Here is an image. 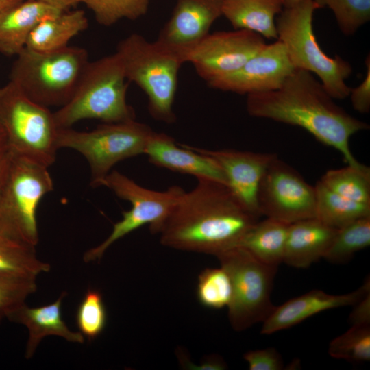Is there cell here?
Listing matches in <instances>:
<instances>
[{"instance_id": "cell-9", "label": "cell", "mask_w": 370, "mask_h": 370, "mask_svg": "<svg viewBox=\"0 0 370 370\" xmlns=\"http://www.w3.org/2000/svg\"><path fill=\"white\" fill-rule=\"evenodd\" d=\"M48 168L10 153L0 192V230L34 247L39 241L38 207L44 196L53 190Z\"/></svg>"}, {"instance_id": "cell-25", "label": "cell", "mask_w": 370, "mask_h": 370, "mask_svg": "<svg viewBox=\"0 0 370 370\" xmlns=\"http://www.w3.org/2000/svg\"><path fill=\"white\" fill-rule=\"evenodd\" d=\"M315 218L339 229L360 218L370 216V205L347 199L327 188L320 180L314 186Z\"/></svg>"}, {"instance_id": "cell-38", "label": "cell", "mask_w": 370, "mask_h": 370, "mask_svg": "<svg viewBox=\"0 0 370 370\" xmlns=\"http://www.w3.org/2000/svg\"><path fill=\"white\" fill-rule=\"evenodd\" d=\"M43 3L50 6L54 7L62 11H67L71 7L79 3L78 0H33Z\"/></svg>"}, {"instance_id": "cell-16", "label": "cell", "mask_w": 370, "mask_h": 370, "mask_svg": "<svg viewBox=\"0 0 370 370\" xmlns=\"http://www.w3.org/2000/svg\"><path fill=\"white\" fill-rule=\"evenodd\" d=\"M197 148L218 163L225 175L227 186L249 212L259 218L257 199L259 186L267 169L277 155L269 152Z\"/></svg>"}, {"instance_id": "cell-14", "label": "cell", "mask_w": 370, "mask_h": 370, "mask_svg": "<svg viewBox=\"0 0 370 370\" xmlns=\"http://www.w3.org/2000/svg\"><path fill=\"white\" fill-rule=\"evenodd\" d=\"M284 44L266 45L236 71L208 83L212 88L247 95L280 88L293 72Z\"/></svg>"}, {"instance_id": "cell-36", "label": "cell", "mask_w": 370, "mask_h": 370, "mask_svg": "<svg viewBox=\"0 0 370 370\" xmlns=\"http://www.w3.org/2000/svg\"><path fill=\"white\" fill-rule=\"evenodd\" d=\"M366 75L360 84L351 88L349 97L353 108L360 114L370 111V56L365 58Z\"/></svg>"}, {"instance_id": "cell-12", "label": "cell", "mask_w": 370, "mask_h": 370, "mask_svg": "<svg viewBox=\"0 0 370 370\" xmlns=\"http://www.w3.org/2000/svg\"><path fill=\"white\" fill-rule=\"evenodd\" d=\"M257 199L260 216L287 224L315 218L314 186L278 156L262 178Z\"/></svg>"}, {"instance_id": "cell-33", "label": "cell", "mask_w": 370, "mask_h": 370, "mask_svg": "<svg viewBox=\"0 0 370 370\" xmlns=\"http://www.w3.org/2000/svg\"><path fill=\"white\" fill-rule=\"evenodd\" d=\"M319 8L328 7L345 36H352L370 20V0H314Z\"/></svg>"}, {"instance_id": "cell-7", "label": "cell", "mask_w": 370, "mask_h": 370, "mask_svg": "<svg viewBox=\"0 0 370 370\" xmlns=\"http://www.w3.org/2000/svg\"><path fill=\"white\" fill-rule=\"evenodd\" d=\"M0 125L12 155L47 167L55 162L59 149L53 112L29 99L10 81L0 88Z\"/></svg>"}, {"instance_id": "cell-10", "label": "cell", "mask_w": 370, "mask_h": 370, "mask_svg": "<svg viewBox=\"0 0 370 370\" xmlns=\"http://www.w3.org/2000/svg\"><path fill=\"white\" fill-rule=\"evenodd\" d=\"M216 257L232 280V298L227 307L232 328L243 331L262 323L275 307L271 294L278 268L262 263L241 246Z\"/></svg>"}, {"instance_id": "cell-13", "label": "cell", "mask_w": 370, "mask_h": 370, "mask_svg": "<svg viewBox=\"0 0 370 370\" xmlns=\"http://www.w3.org/2000/svg\"><path fill=\"white\" fill-rule=\"evenodd\" d=\"M266 45L264 37L247 29L209 33L186 53L184 63L208 83L236 71Z\"/></svg>"}, {"instance_id": "cell-21", "label": "cell", "mask_w": 370, "mask_h": 370, "mask_svg": "<svg viewBox=\"0 0 370 370\" xmlns=\"http://www.w3.org/2000/svg\"><path fill=\"white\" fill-rule=\"evenodd\" d=\"M63 12L33 0H23L0 12V53L17 56L26 47L28 37L43 19Z\"/></svg>"}, {"instance_id": "cell-2", "label": "cell", "mask_w": 370, "mask_h": 370, "mask_svg": "<svg viewBox=\"0 0 370 370\" xmlns=\"http://www.w3.org/2000/svg\"><path fill=\"white\" fill-rule=\"evenodd\" d=\"M333 99L312 73L295 69L280 88L247 95L246 109L251 116L304 129L339 151L347 164L358 165L360 162L353 155L349 140L369 125Z\"/></svg>"}, {"instance_id": "cell-28", "label": "cell", "mask_w": 370, "mask_h": 370, "mask_svg": "<svg viewBox=\"0 0 370 370\" xmlns=\"http://www.w3.org/2000/svg\"><path fill=\"white\" fill-rule=\"evenodd\" d=\"M369 245L370 216H367L337 229L323 258L334 264L345 263Z\"/></svg>"}, {"instance_id": "cell-4", "label": "cell", "mask_w": 370, "mask_h": 370, "mask_svg": "<svg viewBox=\"0 0 370 370\" xmlns=\"http://www.w3.org/2000/svg\"><path fill=\"white\" fill-rule=\"evenodd\" d=\"M115 53L127 80L136 84L147 97L150 115L155 120L173 123L177 75L184 63L182 58L158 41L149 42L138 34L121 40Z\"/></svg>"}, {"instance_id": "cell-17", "label": "cell", "mask_w": 370, "mask_h": 370, "mask_svg": "<svg viewBox=\"0 0 370 370\" xmlns=\"http://www.w3.org/2000/svg\"><path fill=\"white\" fill-rule=\"evenodd\" d=\"M145 154L157 166L193 175L197 180H210L226 185L225 175L213 158L197 147L178 146L173 138L164 133L153 132Z\"/></svg>"}, {"instance_id": "cell-29", "label": "cell", "mask_w": 370, "mask_h": 370, "mask_svg": "<svg viewBox=\"0 0 370 370\" xmlns=\"http://www.w3.org/2000/svg\"><path fill=\"white\" fill-rule=\"evenodd\" d=\"M196 294L199 303L206 308H227L232 298L230 275L222 267L204 269L198 276Z\"/></svg>"}, {"instance_id": "cell-19", "label": "cell", "mask_w": 370, "mask_h": 370, "mask_svg": "<svg viewBox=\"0 0 370 370\" xmlns=\"http://www.w3.org/2000/svg\"><path fill=\"white\" fill-rule=\"evenodd\" d=\"M66 295L63 291L53 303L38 307L32 308L25 303L8 317L10 321L23 325L27 329L25 358H32L46 336H56L73 343H84V336L79 332L71 330L62 319L61 306Z\"/></svg>"}, {"instance_id": "cell-39", "label": "cell", "mask_w": 370, "mask_h": 370, "mask_svg": "<svg viewBox=\"0 0 370 370\" xmlns=\"http://www.w3.org/2000/svg\"><path fill=\"white\" fill-rule=\"evenodd\" d=\"M10 162V153L8 151L0 156V192L5 182Z\"/></svg>"}, {"instance_id": "cell-32", "label": "cell", "mask_w": 370, "mask_h": 370, "mask_svg": "<svg viewBox=\"0 0 370 370\" xmlns=\"http://www.w3.org/2000/svg\"><path fill=\"white\" fill-rule=\"evenodd\" d=\"M79 332L89 341L97 338L107 323V312L101 293L88 289L79 303L75 315Z\"/></svg>"}, {"instance_id": "cell-40", "label": "cell", "mask_w": 370, "mask_h": 370, "mask_svg": "<svg viewBox=\"0 0 370 370\" xmlns=\"http://www.w3.org/2000/svg\"><path fill=\"white\" fill-rule=\"evenodd\" d=\"M8 144L5 134L1 125H0V156L7 152Z\"/></svg>"}, {"instance_id": "cell-20", "label": "cell", "mask_w": 370, "mask_h": 370, "mask_svg": "<svg viewBox=\"0 0 370 370\" xmlns=\"http://www.w3.org/2000/svg\"><path fill=\"white\" fill-rule=\"evenodd\" d=\"M336 232L316 218L290 224L283 262L298 269L310 267L323 258Z\"/></svg>"}, {"instance_id": "cell-41", "label": "cell", "mask_w": 370, "mask_h": 370, "mask_svg": "<svg viewBox=\"0 0 370 370\" xmlns=\"http://www.w3.org/2000/svg\"><path fill=\"white\" fill-rule=\"evenodd\" d=\"M23 0H0V12Z\"/></svg>"}, {"instance_id": "cell-5", "label": "cell", "mask_w": 370, "mask_h": 370, "mask_svg": "<svg viewBox=\"0 0 370 370\" xmlns=\"http://www.w3.org/2000/svg\"><path fill=\"white\" fill-rule=\"evenodd\" d=\"M88 62V51L79 47L52 51L25 47L13 62L10 81L34 101L60 108L73 96Z\"/></svg>"}, {"instance_id": "cell-42", "label": "cell", "mask_w": 370, "mask_h": 370, "mask_svg": "<svg viewBox=\"0 0 370 370\" xmlns=\"http://www.w3.org/2000/svg\"><path fill=\"white\" fill-rule=\"evenodd\" d=\"M303 0H282L284 8H289L296 5Z\"/></svg>"}, {"instance_id": "cell-8", "label": "cell", "mask_w": 370, "mask_h": 370, "mask_svg": "<svg viewBox=\"0 0 370 370\" xmlns=\"http://www.w3.org/2000/svg\"><path fill=\"white\" fill-rule=\"evenodd\" d=\"M154 131L136 119L105 123L90 131L58 127V149H73L87 160L90 171V186H101L104 178L118 162L145 154Z\"/></svg>"}, {"instance_id": "cell-30", "label": "cell", "mask_w": 370, "mask_h": 370, "mask_svg": "<svg viewBox=\"0 0 370 370\" xmlns=\"http://www.w3.org/2000/svg\"><path fill=\"white\" fill-rule=\"evenodd\" d=\"M94 14L101 25L111 26L126 18L136 20L145 15L151 0H78Z\"/></svg>"}, {"instance_id": "cell-34", "label": "cell", "mask_w": 370, "mask_h": 370, "mask_svg": "<svg viewBox=\"0 0 370 370\" xmlns=\"http://www.w3.org/2000/svg\"><path fill=\"white\" fill-rule=\"evenodd\" d=\"M36 290V278L0 274V324Z\"/></svg>"}, {"instance_id": "cell-18", "label": "cell", "mask_w": 370, "mask_h": 370, "mask_svg": "<svg viewBox=\"0 0 370 370\" xmlns=\"http://www.w3.org/2000/svg\"><path fill=\"white\" fill-rule=\"evenodd\" d=\"M369 291V278L360 287L345 294L332 295L321 290H312L275 306L262 322L261 334H271L293 327L323 311L353 306Z\"/></svg>"}, {"instance_id": "cell-26", "label": "cell", "mask_w": 370, "mask_h": 370, "mask_svg": "<svg viewBox=\"0 0 370 370\" xmlns=\"http://www.w3.org/2000/svg\"><path fill=\"white\" fill-rule=\"evenodd\" d=\"M50 269L49 263L38 258L36 247L0 230V274L37 278Z\"/></svg>"}, {"instance_id": "cell-31", "label": "cell", "mask_w": 370, "mask_h": 370, "mask_svg": "<svg viewBox=\"0 0 370 370\" xmlns=\"http://www.w3.org/2000/svg\"><path fill=\"white\" fill-rule=\"evenodd\" d=\"M331 357L349 362L370 360V326H351L332 339L328 347Z\"/></svg>"}, {"instance_id": "cell-6", "label": "cell", "mask_w": 370, "mask_h": 370, "mask_svg": "<svg viewBox=\"0 0 370 370\" xmlns=\"http://www.w3.org/2000/svg\"><path fill=\"white\" fill-rule=\"evenodd\" d=\"M317 9L314 0L284 8L275 21L277 40L284 44L295 69L316 74L333 99H343L351 91L345 80L352 75V66L341 56L330 57L321 49L312 26Z\"/></svg>"}, {"instance_id": "cell-35", "label": "cell", "mask_w": 370, "mask_h": 370, "mask_svg": "<svg viewBox=\"0 0 370 370\" xmlns=\"http://www.w3.org/2000/svg\"><path fill=\"white\" fill-rule=\"evenodd\" d=\"M243 358L250 370H281L284 367L280 354L274 347L247 352Z\"/></svg>"}, {"instance_id": "cell-1", "label": "cell", "mask_w": 370, "mask_h": 370, "mask_svg": "<svg viewBox=\"0 0 370 370\" xmlns=\"http://www.w3.org/2000/svg\"><path fill=\"white\" fill-rule=\"evenodd\" d=\"M258 219L225 184L197 180L164 219L149 230L165 247L216 256L238 246Z\"/></svg>"}, {"instance_id": "cell-37", "label": "cell", "mask_w": 370, "mask_h": 370, "mask_svg": "<svg viewBox=\"0 0 370 370\" xmlns=\"http://www.w3.org/2000/svg\"><path fill=\"white\" fill-rule=\"evenodd\" d=\"M349 320L352 326H370V291L354 304Z\"/></svg>"}, {"instance_id": "cell-27", "label": "cell", "mask_w": 370, "mask_h": 370, "mask_svg": "<svg viewBox=\"0 0 370 370\" xmlns=\"http://www.w3.org/2000/svg\"><path fill=\"white\" fill-rule=\"evenodd\" d=\"M320 181L347 199L370 205V168L362 163L328 170Z\"/></svg>"}, {"instance_id": "cell-23", "label": "cell", "mask_w": 370, "mask_h": 370, "mask_svg": "<svg viewBox=\"0 0 370 370\" xmlns=\"http://www.w3.org/2000/svg\"><path fill=\"white\" fill-rule=\"evenodd\" d=\"M88 27L84 10L63 11L42 20L29 34L26 48L37 51H52L69 46L71 38Z\"/></svg>"}, {"instance_id": "cell-15", "label": "cell", "mask_w": 370, "mask_h": 370, "mask_svg": "<svg viewBox=\"0 0 370 370\" xmlns=\"http://www.w3.org/2000/svg\"><path fill=\"white\" fill-rule=\"evenodd\" d=\"M223 0H177L171 16L156 40L178 54L184 62L188 51L206 35L222 16Z\"/></svg>"}, {"instance_id": "cell-3", "label": "cell", "mask_w": 370, "mask_h": 370, "mask_svg": "<svg viewBox=\"0 0 370 370\" xmlns=\"http://www.w3.org/2000/svg\"><path fill=\"white\" fill-rule=\"evenodd\" d=\"M126 81L115 53L89 61L72 98L53 112L58 127H71L84 119L105 123L135 119V112L126 100Z\"/></svg>"}, {"instance_id": "cell-24", "label": "cell", "mask_w": 370, "mask_h": 370, "mask_svg": "<svg viewBox=\"0 0 370 370\" xmlns=\"http://www.w3.org/2000/svg\"><path fill=\"white\" fill-rule=\"evenodd\" d=\"M289 225L267 217L258 220L238 246L246 249L262 263L278 268L283 262Z\"/></svg>"}, {"instance_id": "cell-22", "label": "cell", "mask_w": 370, "mask_h": 370, "mask_svg": "<svg viewBox=\"0 0 370 370\" xmlns=\"http://www.w3.org/2000/svg\"><path fill=\"white\" fill-rule=\"evenodd\" d=\"M283 8L282 0H223L222 15L234 29H247L278 39L275 17Z\"/></svg>"}, {"instance_id": "cell-11", "label": "cell", "mask_w": 370, "mask_h": 370, "mask_svg": "<svg viewBox=\"0 0 370 370\" xmlns=\"http://www.w3.org/2000/svg\"><path fill=\"white\" fill-rule=\"evenodd\" d=\"M101 186L108 188L118 197L129 201L131 208L122 213V219L114 224L111 233L101 243L84 253L85 262L101 260L112 244L139 227L148 224L150 229L159 224L184 192L177 185L163 191L150 190L116 170L110 172Z\"/></svg>"}]
</instances>
